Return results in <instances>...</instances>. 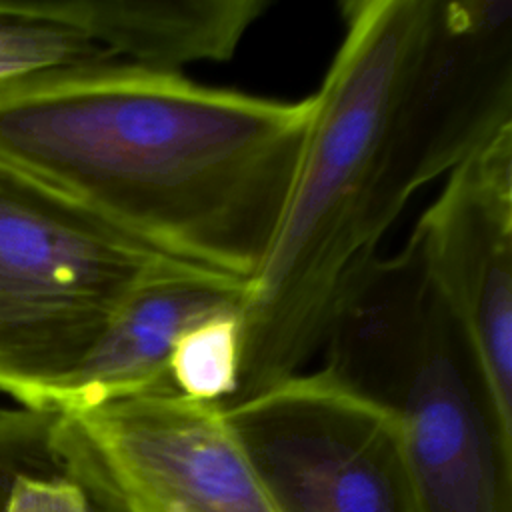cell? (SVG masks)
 I'll return each mask as SVG.
<instances>
[{
  "label": "cell",
  "instance_id": "30bf717a",
  "mask_svg": "<svg viewBox=\"0 0 512 512\" xmlns=\"http://www.w3.org/2000/svg\"><path fill=\"white\" fill-rule=\"evenodd\" d=\"M78 24L114 58L162 72L230 60L266 0H72Z\"/></svg>",
  "mask_w": 512,
  "mask_h": 512
},
{
  "label": "cell",
  "instance_id": "8992f818",
  "mask_svg": "<svg viewBox=\"0 0 512 512\" xmlns=\"http://www.w3.org/2000/svg\"><path fill=\"white\" fill-rule=\"evenodd\" d=\"M222 412L276 512H410L396 418L322 370Z\"/></svg>",
  "mask_w": 512,
  "mask_h": 512
},
{
  "label": "cell",
  "instance_id": "5b68a950",
  "mask_svg": "<svg viewBox=\"0 0 512 512\" xmlns=\"http://www.w3.org/2000/svg\"><path fill=\"white\" fill-rule=\"evenodd\" d=\"M58 444L102 512H276L222 404L148 392L60 408Z\"/></svg>",
  "mask_w": 512,
  "mask_h": 512
},
{
  "label": "cell",
  "instance_id": "7a4b0ae2",
  "mask_svg": "<svg viewBox=\"0 0 512 512\" xmlns=\"http://www.w3.org/2000/svg\"><path fill=\"white\" fill-rule=\"evenodd\" d=\"M344 36L314 92V114L280 222L242 302L232 402L294 374L320 350L352 268L374 252L394 104L430 0H348Z\"/></svg>",
  "mask_w": 512,
  "mask_h": 512
},
{
  "label": "cell",
  "instance_id": "9c48e42d",
  "mask_svg": "<svg viewBox=\"0 0 512 512\" xmlns=\"http://www.w3.org/2000/svg\"><path fill=\"white\" fill-rule=\"evenodd\" d=\"M244 294V280L188 262L160 270L122 304L54 408L80 410L136 394L174 392L168 358L180 334L206 316L242 310Z\"/></svg>",
  "mask_w": 512,
  "mask_h": 512
},
{
  "label": "cell",
  "instance_id": "277c9868",
  "mask_svg": "<svg viewBox=\"0 0 512 512\" xmlns=\"http://www.w3.org/2000/svg\"><path fill=\"white\" fill-rule=\"evenodd\" d=\"M176 262L0 162V390L54 406L130 294Z\"/></svg>",
  "mask_w": 512,
  "mask_h": 512
},
{
  "label": "cell",
  "instance_id": "6da1fadb",
  "mask_svg": "<svg viewBox=\"0 0 512 512\" xmlns=\"http://www.w3.org/2000/svg\"><path fill=\"white\" fill-rule=\"evenodd\" d=\"M314 94L280 100L120 58L0 82V162L140 244L248 282L288 200Z\"/></svg>",
  "mask_w": 512,
  "mask_h": 512
},
{
  "label": "cell",
  "instance_id": "7c38bea8",
  "mask_svg": "<svg viewBox=\"0 0 512 512\" xmlns=\"http://www.w3.org/2000/svg\"><path fill=\"white\" fill-rule=\"evenodd\" d=\"M224 310L186 328L168 358L172 390L200 402L228 404L238 388L242 316Z\"/></svg>",
  "mask_w": 512,
  "mask_h": 512
},
{
  "label": "cell",
  "instance_id": "52a82bcc",
  "mask_svg": "<svg viewBox=\"0 0 512 512\" xmlns=\"http://www.w3.org/2000/svg\"><path fill=\"white\" fill-rule=\"evenodd\" d=\"M512 128V0H430L386 144L378 228L412 194Z\"/></svg>",
  "mask_w": 512,
  "mask_h": 512
},
{
  "label": "cell",
  "instance_id": "5bb4252c",
  "mask_svg": "<svg viewBox=\"0 0 512 512\" xmlns=\"http://www.w3.org/2000/svg\"><path fill=\"white\" fill-rule=\"evenodd\" d=\"M4 512H102L88 490L60 460L48 468L28 472L10 490Z\"/></svg>",
  "mask_w": 512,
  "mask_h": 512
},
{
  "label": "cell",
  "instance_id": "8fae6325",
  "mask_svg": "<svg viewBox=\"0 0 512 512\" xmlns=\"http://www.w3.org/2000/svg\"><path fill=\"white\" fill-rule=\"evenodd\" d=\"M114 58L78 22L72 0L0 2V82Z\"/></svg>",
  "mask_w": 512,
  "mask_h": 512
},
{
  "label": "cell",
  "instance_id": "ba28073f",
  "mask_svg": "<svg viewBox=\"0 0 512 512\" xmlns=\"http://www.w3.org/2000/svg\"><path fill=\"white\" fill-rule=\"evenodd\" d=\"M410 240L512 432V128L448 172Z\"/></svg>",
  "mask_w": 512,
  "mask_h": 512
},
{
  "label": "cell",
  "instance_id": "4fadbf2b",
  "mask_svg": "<svg viewBox=\"0 0 512 512\" xmlns=\"http://www.w3.org/2000/svg\"><path fill=\"white\" fill-rule=\"evenodd\" d=\"M58 414L54 406L0 408V512L20 476L60 460Z\"/></svg>",
  "mask_w": 512,
  "mask_h": 512
},
{
  "label": "cell",
  "instance_id": "3957f363",
  "mask_svg": "<svg viewBox=\"0 0 512 512\" xmlns=\"http://www.w3.org/2000/svg\"><path fill=\"white\" fill-rule=\"evenodd\" d=\"M320 348L326 376L396 418L410 512H512V432L410 238L352 268Z\"/></svg>",
  "mask_w": 512,
  "mask_h": 512
}]
</instances>
